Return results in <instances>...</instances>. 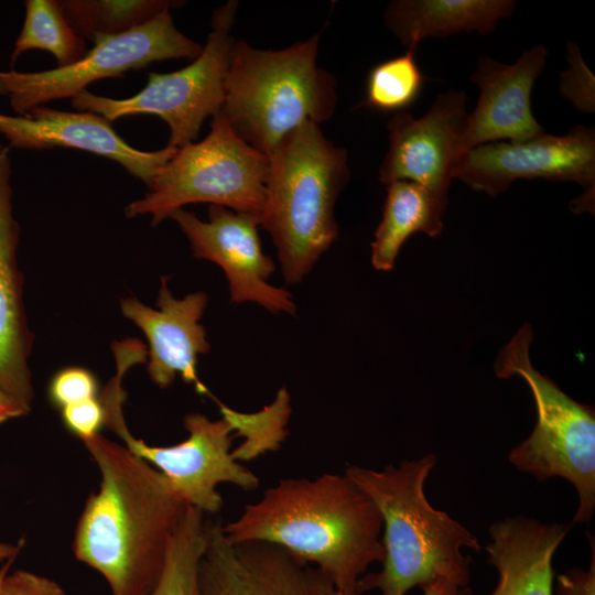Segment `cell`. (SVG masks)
Here are the masks:
<instances>
[{
  "instance_id": "obj_27",
  "label": "cell",
  "mask_w": 595,
  "mask_h": 595,
  "mask_svg": "<svg viewBox=\"0 0 595 595\" xmlns=\"http://www.w3.org/2000/svg\"><path fill=\"white\" fill-rule=\"evenodd\" d=\"M61 411L66 429L82 441L100 434L105 426V411L99 398L67 405Z\"/></svg>"
},
{
  "instance_id": "obj_34",
  "label": "cell",
  "mask_w": 595,
  "mask_h": 595,
  "mask_svg": "<svg viewBox=\"0 0 595 595\" xmlns=\"http://www.w3.org/2000/svg\"><path fill=\"white\" fill-rule=\"evenodd\" d=\"M458 595H473V592L468 586H466V587L459 588Z\"/></svg>"
},
{
  "instance_id": "obj_5",
  "label": "cell",
  "mask_w": 595,
  "mask_h": 595,
  "mask_svg": "<svg viewBox=\"0 0 595 595\" xmlns=\"http://www.w3.org/2000/svg\"><path fill=\"white\" fill-rule=\"evenodd\" d=\"M320 34L283 50H258L245 41L232 47L219 112L249 145L269 155L305 122L333 116L336 82L317 66Z\"/></svg>"
},
{
  "instance_id": "obj_12",
  "label": "cell",
  "mask_w": 595,
  "mask_h": 595,
  "mask_svg": "<svg viewBox=\"0 0 595 595\" xmlns=\"http://www.w3.org/2000/svg\"><path fill=\"white\" fill-rule=\"evenodd\" d=\"M466 105L465 91L448 90L439 94L420 118L408 111L396 113L387 125L389 148L379 167V181H412L448 201L455 171L468 150Z\"/></svg>"
},
{
  "instance_id": "obj_29",
  "label": "cell",
  "mask_w": 595,
  "mask_h": 595,
  "mask_svg": "<svg viewBox=\"0 0 595 595\" xmlns=\"http://www.w3.org/2000/svg\"><path fill=\"white\" fill-rule=\"evenodd\" d=\"M587 538L592 551L588 567H571L558 574L553 586L556 595H595V543L588 532Z\"/></svg>"
},
{
  "instance_id": "obj_28",
  "label": "cell",
  "mask_w": 595,
  "mask_h": 595,
  "mask_svg": "<svg viewBox=\"0 0 595 595\" xmlns=\"http://www.w3.org/2000/svg\"><path fill=\"white\" fill-rule=\"evenodd\" d=\"M0 595H67L55 581L28 571H15L3 577Z\"/></svg>"
},
{
  "instance_id": "obj_4",
  "label": "cell",
  "mask_w": 595,
  "mask_h": 595,
  "mask_svg": "<svg viewBox=\"0 0 595 595\" xmlns=\"http://www.w3.org/2000/svg\"><path fill=\"white\" fill-rule=\"evenodd\" d=\"M260 227L271 237L285 283L301 282L338 236L335 204L349 178L347 152L305 122L268 155Z\"/></svg>"
},
{
  "instance_id": "obj_11",
  "label": "cell",
  "mask_w": 595,
  "mask_h": 595,
  "mask_svg": "<svg viewBox=\"0 0 595 595\" xmlns=\"http://www.w3.org/2000/svg\"><path fill=\"white\" fill-rule=\"evenodd\" d=\"M207 213V221L184 208L173 212L170 218L186 236L195 258L221 268L230 303L255 302L275 314L295 315L291 293L268 282L275 264L262 250L259 217L218 205H209Z\"/></svg>"
},
{
  "instance_id": "obj_33",
  "label": "cell",
  "mask_w": 595,
  "mask_h": 595,
  "mask_svg": "<svg viewBox=\"0 0 595 595\" xmlns=\"http://www.w3.org/2000/svg\"><path fill=\"white\" fill-rule=\"evenodd\" d=\"M11 562L12 560L7 561L6 564L0 569V585L10 569Z\"/></svg>"
},
{
  "instance_id": "obj_6",
  "label": "cell",
  "mask_w": 595,
  "mask_h": 595,
  "mask_svg": "<svg viewBox=\"0 0 595 595\" xmlns=\"http://www.w3.org/2000/svg\"><path fill=\"white\" fill-rule=\"evenodd\" d=\"M532 329L523 324L500 350L495 363L499 378L519 377L531 390L537 423L528 439L513 447L509 462L543 482L569 480L578 495L572 523L587 522L595 510V412L563 392L530 359Z\"/></svg>"
},
{
  "instance_id": "obj_24",
  "label": "cell",
  "mask_w": 595,
  "mask_h": 595,
  "mask_svg": "<svg viewBox=\"0 0 595 595\" xmlns=\"http://www.w3.org/2000/svg\"><path fill=\"white\" fill-rule=\"evenodd\" d=\"M31 50L51 53L57 67L74 64L86 54V41L69 24L60 0L25 1V19L14 42L11 65Z\"/></svg>"
},
{
  "instance_id": "obj_19",
  "label": "cell",
  "mask_w": 595,
  "mask_h": 595,
  "mask_svg": "<svg viewBox=\"0 0 595 595\" xmlns=\"http://www.w3.org/2000/svg\"><path fill=\"white\" fill-rule=\"evenodd\" d=\"M567 530L524 516L491 524L485 549L499 575L491 595H553L552 560Z\"/></svg>"
},
{
  "instance_id": "obj_2",
  "label": "cell",
  "mask_w": 595,
  "mask_h": 595,
  "mask_svg": "<svg viewBox=\"0 0 595 595\" xmlns=\"http://www.w3.org/2000/svg\"><path fill=\"white\" fill-rule=\"evenodd\" d=\"M223 530L234 543H270L316 566L342 595H360L359 578L385 558L381 515L345 474L281 479Z\"/></svg>"
},
{
  "instance_id": "obj_30",
  "label": "cell",
  "mask_w": 595,
  "mask_h": 595,
  "mask_svg": "<svg viewBox=\"0 0 595 595\" xmlns=\"http://www.w3.org/2000/svg\"><path fill=\"white\" fill-rule=\"evenodd\" d=\"M30 411V408L23 405L0 386V424L10 419L25 415Z\"/></svg>"
},
{
  "instance_id": "obj_10",
  "label": "cell",
  "mask_w": 595,
  "mask_h": 595,
  "mask_svg": "<svg viewBox=\"0 0 595 595\" xmlns=\"http://www.w3.org/2000/svg\"><path fill=\"white\" fill-rule=\"evenodd\" d=\"M166 9L126 33L102 39L74 64L42 72L0 69V96L18 115L53 100L71 98L96 80L120 77L153 62L195 60L203 46L184 35Z\"/></svg>"
},
{
  "instance_id": "obj_31",
  "label": "cell",
  "mask_w": 595,
  "mask_h": 595,
  "mask_svg": "<svg viewBox=\"0 0 595 595\" xmlns=\"http://www.w3.org/2000/svg\"><path fill=\"white\" fill-rule=\"evenodd\" d=\"M459 588L445 578H439L423 588V595H458Z\"/></svg>"
},
{
  "instance_id": "obj_15",
  "label": "cell",
  "mask_w": 595,
  "mask_h": 595,
  "mask_svg": "<svg viewBox=\"0 0 595 595\" xmlns=\"http://www.w3.org/2000/svg\"><path fill=\"white\" fill-rule=\"evenodd\" d=\"M0 134L8 140L10 149L72 148L105 156L121 164L147 186L177 151L169 144L156 151L136 149L97 113L44 106L18 116L0 112Z\"/></svg>"
},
{
  "instance_id": "obj_1",
  "label": "cell",
  "mask_w": 595,
  "mask_h": 595,
  "mask_svg": "<svg viewBox=\"0 0 595 595\" xmlns=\"http://www.w3.org/2000/svg\"><path fill=\"white\" fill-rule=\"evenodd\" d=\"M100 482L76 524L75 558L97 571L111 595H148L187 506L166 477L123 444L83 441Z\"/></svg>"
},
{
  "instance_id": "obj_14",
  "label": "cell",
  "mask_w": 595,
  "mask_h": 595,
  "mask_svg": "<svg viewBox=\"0 0 595 595\" xmlns=\"http://www.w3.org/2000/svg\"><path fill=\"white\" fill-rule=\"evenodd\" d=\"M201 595H342L316 566L266 542L234 543L208 522Z\"/></svg>"
},
{
  "instance_id": "obj_18",
  "label": "cell",
  "mask_w": 595,
  "mask_h": 595,
  "mask_svg": "<svg viewBox=\"0 0 595 595\" xmlns=\"http://www.w3.org/2000/svg\"><path fill=\"white\" fill-rule=\"evenodd\" d=\"M10 148L0 142V386L31 409L33 400L29 358L31 333L23 302V275L17 249L20 226L13 216Z\"/></svg>"
},
{
  "instance_id": "obj_25",
  "label": "cell",
  "mask_w": 595,
  "mask_h": 595,
  "mask_svg": "<svg viewBox=\"0 0 595 595\" xmlns=\"http://www.w3.org/2000/svg\"><path fill=\"white\" fill-rule=\"evenodd\" d=\"M416 47L409 46L404 54L378 63L369 71L360 107L398 113L416 101L425 80L416 63Z\"/></svg>"
},
{
  "instance_id": "obj_9",
  "label": "cell",
  "mask_w": 595,
  "mask_h": 595,
  "mask_svg": "<svg viewBox=\"0 0 595 595\" xmlns=\"http://www.w3.org/2000/svg\"><path fill=\"white\" fill-rule=\"evenodd\" d=\"M122 378L116 374L99 397L105 426L121 439L129 451L161 472L187 506L214 515L224 502L218 485L228 483L247 491L259 486L258 477L241 465L231 451L235 428L225 416L210 420L198 412L188 413L184 418L188 436L170 446L149 445L136 439L122 412L126 400Z\"/></svg>"
},
{
  "instance_id": "obj_3",
  "label": "cell",
  "mask_w": 595,
  "mask_h": 595,
  "mask_svg": "<svg viewBox=\"0 0 595 595\" xmlns=\"http://www.w3.org/2000/svg\"><path fill=\"white\" fill-rule=\"evenodd\" d=\"M435 465L436 456L428 454L382 470L354 465L345 469L382 518V569L359 578L360 595L371 589L381 595H407L411 588L423 589L439 578L458 588L468 586L470 558L462 550L479 552L482 545L466 527L428 501L424 485Z\"/></svg>"
},
{
  "instance_id": "obj_16",
  "label": "cell",
  "mask_w": 595,
  "mask_h": 595,
  "mask_svg": "<svg viewBox=\"0 0 595 595\" xmlns=\"http://www.w3.org/2000/svg\"><path fill=\"white\" fill-rule=\"evenodd\" d=\"M204 292L176 299L167 288V278H161L154 310L138 299L121 300L125 317L133 322L149 343L148 374L160 388H167L177 376L193 383L199 394H210L196 372L198 355L210 350L205 327L199 323L207 306Z\"/></svg>"
},
{
  "instance_id": "obj_13",
  "label": "cell",
  "mask_w": 595,
  "mask_h": 595,
  "mask_svg": "<svg viewBox=\"0 0 595 595\" xmlns=\"http://www.w3.org/2000/svg\"><path fill=\"white\" fill-rule=\"evenodd\" d=\"M542 177L594 187L595 131L572 127L564 136L544 132L523 141H498L468 149L454 178L494 196L518 178Z\"/></svg>"
},
{
  "instance_id": "obj_20",
  "label": "cell",
  "mask_w": 595,
  "mask_h": 595,
  "mask_svg": "<svg viewBox=\"0 0 595 595\" xmlns=\"http://www.w3.org/2000/svg\"><path fill=\"white\" fill-rule=\"evenodd\" d=\"M512 0H397L385 13L388 29L408 47L459 32L486 34L515 10Z\"/></svg>"
},
{
  "instance_id": "obj_21",
  "label": "cell",
  "mask_w": 595,
  "mask_h": 595,
  "mask_svg": "<svg viewBox=\"0 0 595 595\" xmlns=\"http://www.w3.org/2000/svg\"><path fill=\"white\" fill-rule=\"evenodd\" d=\"M445 201L412 181L387 184L382 219L371 242V263L376 270L390 271L402 245L414 232L435 237L443 229Z\"/></svg>"
},
{
  "instance_id": "obj_17",
  "label": "cell",
  "mask_w": 595,
  "mask_h": 595,
  "mask_svg": "<svg viewBox=\"0 0 595 595\" xmlns=\"http://www.w3.org/2000/svg\"><path fill=\"white\" fill-rule=\"evenodd\" d=\"M548 51L536 45L513 64L483 56L472 74L480 89L477 105L468 116L465 133L467 149L498 142L523 141L543 131L532 113V87L545 68Z\"/></svg>"
},
{
  "instance_id": "obj_8",
  "label": "cell",
  "mask_w": 595,
  "mask_h": 595,
  "mask_svg": "<svg viewBox=\"0 0 595 595\" xmlns=\"http://www.w3.org/2000/svg\"><path fill=\"white\" fill-rule=\"evenodd\" d=\"M237 1H228L213 12L212 31L202 53L186 67L172 73L151 72L143 89L115 99L83 91L71 99L77 111L97 113L109 122L133 115H156L170 128L169 145L177 149L195 141L207 117L224 102V83L236 40L230 31Z\"/></svg>"
},
{
  "instance_id": "obj_7",
  "label": "cell",
  "mask_w": 595,
  "mask_h": 595,
  "mask_svg": "<svg viewBox=\"0 0 595 595\" xmlns=\"http://www.w3.org/2000/svg\"><path fill=\"white\" fill-rule=\"evenodd\" d=\"M212 118L209 133L177 149L148 185L149 191L126 207L128 218L150 215L151 226L156 227L176 209L194 203L260 218L269 158L237 136L219 111Z\"/></svg>"
},
{
  "instance_id": "obj_26",
  "label": "cell",
  "mask_w": 595,
  "mask_h": 595,
  "mask_svg": "<svg viewBox=\"0 0 595 595\" xmlns=\"http://www.w3.org/2000/svg\"><path fill=\"white\" fill-rule=\"evenodd\" d=\"M97 393L96 377L83 367H66L58 370L48 385L50 401L61 410L67 405L97 398Z\"/></svg>"
},
{
  "instance_id": "obj_23",
  "label": "cell",
  "mask_w": 595,
  "mask_h": 595,
  "mask_svg": "<svg viewBox=\"0 0 595 595\" xmlns=\"http://www.w3.org/2000/svg\"><path fill=\"white\" fill-rule=\"evenodd\" d=\"M207 529L206 515L186 506L171 538L161 574L148 595H201L199 564Z\"/></svg>"
},
{
  "instance_id": "obj_22",
  "label": "cell",
  "mask_w": 595,
  "mask_h": 595,
  "mask_svg": "<svg viewBox=\"0 0 595 595\" xmlns=\"http://www.w3.org/2000/svg\"><path fill=\"white\" fill-rule=\"evenodd\" d=\"M75 32L85 41H98L126 33L182 6L167 0H60Z\"/></svg>"
},
{
  "instance_id": "obj_32",
  "label": "cell",
  "mask_w": 595,
  "mask_h": 595,
  "mask_svg": "<svg viewBox=\"0 0 595 595\" xmlns=\"http://www.w3.org/2000/svg\"><path fill=\"white\" fill-rule=\"evenodd\" d=\"M21 542L18 544H13L0 541V563L13 560V558L21 550Z\"/></svg>"
}]
</instances>
